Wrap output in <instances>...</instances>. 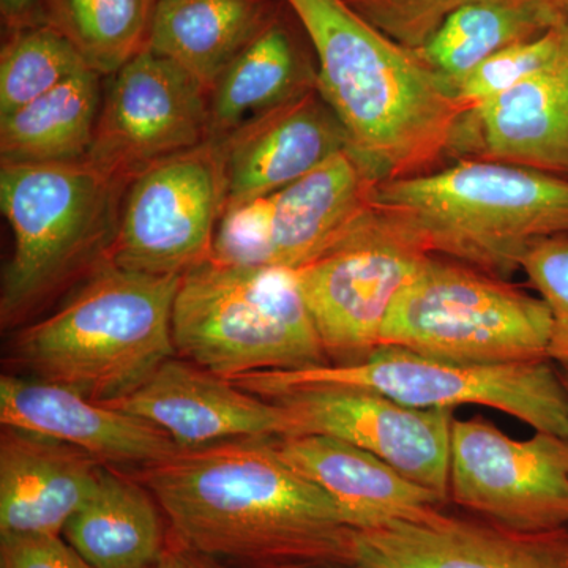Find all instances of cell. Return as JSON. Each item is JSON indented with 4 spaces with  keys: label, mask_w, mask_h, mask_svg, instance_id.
Masks as SVG:
<instances>
[{
    "label": "cell",
    "mask_w": 568,
    "mask_h": 568,
    "mask_svg": "<svg viewBox=\"0 0 568 568\" xmlns=\"http://www.w3.org/2000/svg\"><path fill=\"white\" fill-rule=\"evenodd\" d=\"M275 439L190 448L132 474L162 508L175 548L245 566L355 567L354 529Z\"/></svg>",
    "instance_id": "6da1fadb"
},
{
    "label": "cell",
    "mask_w": 568,
    "mask_h": 568,
    "mask_svg": "<svg viewBox=\"0 0 568 568\" xmlns=\"http://www.w3.org/2000/svg\"><path fill=\"white\" fill-rule=\"evenodd\" d=\"M315 51L317 89L377 181L455 162L466 108L450 82L365 21L345 0H284Z\"/></svg>",
    "instance_id": "7a4b0ae2"
},
{
    "label": "cell",
    "mask_w": 568,
    "mask_h": 568,
    "mask_svg": "<svg viewBox=\"0 0 568 568\" xmlns=\"http://www.w3.org/2000/svg\"><path fill=\"white\" fill-rule=\"evenodd\" d=\"M181 278L106 260L54 313L18 332L14 361L37 379L93 402H121L178 355L173 308Z\"/></svg>",
    "instance_id": "3957f363"
},
{
    "label": "cell",
    "mask_w": 568,
    "mask_h": 568,
    "mask_svg": "<svg viewBox=\"0 0 568 568\" xmlns=\"http://www.w3.org/2000/svg\"><path fill=\"white\" fill-rule=\"evenodd\" d=\"M376 205L429 254L500 278L537 241L568 235V179L488 160L381 182Z\"/></svg>",
    "instance_id": "277c9868"
},
{
    "label": "cell",
    "mask_w": 568,
    "mask_h": 568,
    "mask_svg": "<svg viewBox=\"0 0 568 568\" xmlns=\"http://www.w3.org/2000/svg\"><path fill=\"white\" fill-rule=\"evenodd\" d=\"M130 183L89 162L0 166V205L13 235L3 267V327L24 323L110 256Z\"/></svg>",
    "instance_id": "5b68a950"
},
{
    "label": "cell",
    "mask_w": 568,
    "mask_h": 568,
    "mask_svg": "<svg viewBox=\"0 0 568 568\" xmlns=\"http://www.w3.org/2000/svg\"><path fill=\"white\" fill-rule=\"evenodd\" d=\"M175 353L234 379L328 365L294 271L207 260L182 275Z\"/></svg>",
    "instance_id": "8992f818"
},
{
    "label": "cell",
    "mask_w": 568,
    "mask_h": 568,
    "mask_svg": "<svg viewBox=\"0 0 568 568\" xmlns=\"http://www.w3.org/2000/svg\"><path fill=\"white\" fill-rule=\"evenodd\" d=\"M551 312L507 278L432 254L392 305L381 346L462 365L549 361Z\"/></svg>",
    "instance_id": "52a82bcc"
},
{
    "label": "cell",
    "mask_w": 568,
    "mask_h": 568,
    "mask_svg": "<svg viewBox=\"0 0 568 568\" xmlns=\"http://www.w3.org/2000/svg\"><path fill=\"white\" fill-rule=\"evenodd\" d=\"M234 384L263 398L298 388H365L417 409L487 406L538 433L568 439V394L552 362L462 365L396 346H381L355 365H323L291 372H257Z\"/></svg>",
    "instance_id": "ba28073f"
},
{
    "label": "cell",
    "mask_w": 568,
    "mask_h": 568,
    "mask_svg": "<svg viewBox=\"0 0 568 568\" xmlns=\"http://www.w3.org/2000/svg\"><path fill=\"white\" fill-rule=\"evenodd\" d=\"M429 256L375 205L342 241L294 271L328 364H361L379 349L392 305Z\"/></svg>",
    "instance_id": "9c48e42d"
},
{
    "label": "cell",
    "mask_w": 568,
    "mask_h": 568,
    "mask_svg": "<svg viewBox=\"0 0 568 568\" xmlns=\"http://www.w3.org/2000/svg\"><path fill=\"white\" fill-rule=\"evenodd\" d=\"M349 149L278 192L224 209L212 260L297 271L369 215L379 186Z\"/></svg>",
    "instance_id": "30bf717a"
},
{
    "label": "cell",
    "mask_w": 568,
    "mask_h": 568,
    "mask_svg": "<svg viewBox=\"0 0 568 568\" xmlns=\"http://www.w3.org/2000/svg\"><path fill=\"white\" fill-rule=\"evenodd\" d=\"M224 207L222 153L209 140L133 179L108 260L141 274L185 275L211 260Z\"/></svg>",
    "instance_id": "8fae6325"
},
{
    "label": "cell",
    "mask_w": 568,
    "mask_h": 568,
    "mask_svg": "<svg viewBox=\"0 0 568 568\" xmlns=\"http://www.w3.org/2000/svg\"><path fill=\"white\" fill-rule=\"evenodd\" d=\"M448 499L521 532L568 528V439H514L481 416L452 425Z\"/></svg>",
    "instance_id": "7c38bea8"
},
{
    "label": "cell",
    "mask_w": 568,
    "mask_h": 568,
    "mask_svg": "<svg viewBox=\"0 0 568 568\" xmlns=\"http://www.w3.org/2000/svg\"><path fill=\"white\" fill-rule=\"evenodd\" d=\"M211 140V93L185 70L145 50L112 74L89 162L126 183Z\"/></svg>",
    "instance_id": "4fadbf2b"
},
{
    "label": "cell",
    "mask_w": 568,
    "mask_h": 568,
    "mask_svg": "<svg viewBox=\"0 0 568 568\" xmlns=\"http://www.w3.org/2000/svg\"><path fill=\"white\" fill-rule=\"evenodd\" d=\"M294 435L345 440L448 499L455 409H417L365 388L308 387L275 396Z\"/></svg>",
    "instance_id": "5bb4252c"
},
{
    "label": "cell",
    "mask_w": 568,
    "mask_h": 568,
    "mask_svg": "<svg viewBox=\"0 0 568 568\" xmlns=\"http://www.w3.org/2000/svg\"><path fill=\"white\" fill-rule=\"evenodd\" d=\"M361 568H568V528L521 532L443 510L354 530Z\"/></svg>",
    "instance_id": "9a60e30c"
},
{
    "label": "cell",
    "mask_w": 568,
    "mask_h": 568,
    "mask_svg": "<svg viewBox=\"0 0 568 568\" xmlns=\"http://www.w3.org/2000/svg\"><path fill=\"white\" fill-rule=\"evenodd\" d=\"M112 406L163 429L181 450L246 437L294 435L293 422L278 402L254 395L179 355Z\"/></svg>",
    "instance_id": "2e32d148"
},
{
    "label": "cell",
    "mask_w": 568,
    "mask_h": 568,
    "mask_svg": "<svg viewBox=\"0 0 568 568\" xmlns=\"http://www.w3.org/2000/svg\"><path fill=\"white\" fill-rule=\"evenodd\" d=\"M216 144L222 153L227 209L304 178L335 153L349 149V138L316 84L250 119Z\"/></svg>",
    "instance_id": "e0dca14e"
},
{
    "label": "cell",
    "mask_w": 568,
    "mask_h": 568,
    "mask_svg": "<svg viewBox=\"0 0 568 568\" xmlns=\"http://www.w3.org/2000/svg\"><path fill=\"white\" fill-rule=\"evenodd\" d=\"M0 422L80 448L104 466L138 470L181 452L151 422L50 381L0 377Z\"/></svg>",
    "instance_id": "ac0fdd59"
},
{
    "label": "cell",
    "mask_w": 568,
    "mask_h": 568,
    "mask_svg": "<svg viewBox=\"0 0 568 568\" xmlns=\"http://www.w3.org/2000/svg\"><path fill=\"white\" fill-rule=\"evenodd\" d=\"M458 160H488L568 179V43L551 65L466 112L455 149Z\"/></svg>",
    "instance_id": "d6986e66"
},
{
    "label": "cell",
    "mask_w": 568,
    "mask_h": 568,
    "mask_svg": "<svg viewBox=\"0 0 568 568\" xmlns=\"http://www.w3.org/2000/svg\"><path fill=\"white\" fill-rule=\"evenodd\" d=\"M283 458L335 500L354 530L417 521L448 500L422 487L376 455L335 437H276Z\"/></svg>",
    "instance_id": "ffe728a7"
},
{
    "label": "cell",
    "mask_w": 568,
    "mask_h": 568,
    "mask_svg": "<svg viewBox=\"0 0 568 568\" xmlns=\"http://www.w3.org/2000/svg\"><path fill=\"white\" fill-rule=\"evenodd\" d=\"M103 463L80 448L3 426L0 534H55L91 497Z\"/></svg>",
    "instance_id": "44dd1931"
},
{
    "label": "cell",
    "mask_w": 568,
    "mask_h": 568,
    "mask_svg": "<svg viewBox=\"0 0 568 568\" xmlns=\"http://www.w3.org/2000/svg\"><path fill=\"white\" fill-rule=\"evenodd\" d=\"M316 84L315 51L301 21L282 0L275 17L213 88L211 140H222L261 112Z\"/></svg>",
    "instance_id": "7402d4cb"
},
{
    "label": "cell",
    "mask_w": 568,
    "mask_h": 568,
    "mask_svg": "<svg viewBox=\"0 0 568 568\" xmlns=\"http://www.w3.org/2000/svg\"><path fill=\"white\" fill-rule=\"evenodd\" d=\"M282 0H160L149 50L185 70L212 93L227 67L265 26Z\"/></svg>",
    "instance_id": "603a6c76"
},
{
    "label": "cell",
    "mask_w": 568,
    "mask_h": 568,
    "mask_svg": "<svg viewBox=\"0 0 568 568\" xmlns=\"http://www.w3.org/2000/svg\"><path fill=\"white\" fill-rule=\"evenodd\" d=\"M163 518L155 497L133 474L104 466L62 537L93 568H149L170 551Z\"/></svg>",
    "instance_id": "cb8c5ba5"
},
{
    "label": "cell",
    "mask_w": 568,
    "mask_h": 568,
    "mask_svg": "<svg viewBox=\"0 0 568 568\" xmlns=\"http://www.w3.org/2000/svg\"><path fill=\"white\" fill-rule=\"evenodd\" d=\"M102 74L85 70L0 118L2 163H70L88 159L100 108Z\"/></svg>",
    "instance_id": "d4e9b609"
},
{
    "label": "cell",
    "mask_w": 568,
    "mask_h": 568,
    "mask_svg": "<svg viewBox=\"0 0 568 568\" xmlns=\"http://www.w3.org/2000/svg\"><path fill=\"white\" fill-rule=\"evenodd\" d=\"M567 21L559 0H473L455 10L418 55L448 81Z\"/></svg>",
    "instance_id": "484cf974"
},
{
    "label": "cell",
    "mask_w": 568,
    "mask_h": 568,
    "mask_svg": "<svg viewBox=\"0 0 568 568\" xmlns=\"http://www.w3.org/2000/svg\"><path fill=\"white\" fill-rule=\"evenodd\" d=\"M160 0H37V22L77 48L89 69L112 77L149 50Z\"/></svg>",
    "instance_id": "4316f807"
},
{
    "label": "cell",
    "mask_w": 568,
    "mask_h": 568,
    "mask_svg": "<svg viewBox=\"0 0 568 568\" xmlns=\"http://www.w3.org/2000/svg\"><path fill=\"white\" fill-rule=\"evenodd\" d=\"M91 70L62 33L43 22L9 31L0 54V118Z\"/></svg>",
    "instance_id": "83f0119b"
},
{
    "label": "cell",
    "mask_w": 568,
    "mask_h": 568,
    "mask_svg": "<svg viewBox=\"0 0 568 568\" xmlns=\"http://www.w3.org/2000/svg\"><path fill=\"white\" fill-rule=\"evenodd\" d=\"M568 43V21L538 37L496 52L465 77L450 82L452 91L467 111L487 102L497 93L532 77L537 71L551 65L562 54Z\"/></svg>",
    "instance_id": "f1b7e54d"
},
{
    "label": "cell",
    "mask_w": 568,
    "mask_h": 568,
    "mask_svg": "<svg viewBox=\"0 0 568 568\" xmlns=\"http://www.w3.org/2000/svg\"><path fill=\"white\" fill-rule=\"evenodd\" d=\"M519 271L528 275L551 312L549 362L568 369V235L541 239L530 245Z\"/></svg>",
    "instance_id": "f546056e"
},
{
    "label": "cell",
    "mask_w": 568,
    "mask_h": 568,
    "mask_svg": "<svg viewBox=\"0 0 568 568\" xmlns=\"http://www.w3.org/2000/svg\"><path fill=\"white\" fill-rule=\"evenodd\" d=\"M388 39L418 51L444 21L473 0H345Z\"/></svg>",
    "instance_id": "4dcf8cb0"
},
{
    "label": "cell",
    "mask_w": 568,
    "mask_h": 568,
    "mask_svg": "<svg viewBox=\"0 0 568 568\" xmlns=\"http://www.w3.org/2000/svg\"><path fill=\"white\" fill-rule=\"evenodd\" d=\"M0 568H93L55 534H0Z\"/></svg>",
    "instance_id": "1f68e13d"
},
{
    "label": "cell",
    "mask_w": 568,
    "mask_h": 568,
    "mask_svg": "<svg viewBox=\"0 0 568 568\" xmlns=\"http://www.w3.org/2000/svg\"><path fill=\"white\" fill-rule=\"evenodd\" d=\"M0 11L9 31L37 22V0H0Z\"/></svg>",
    "instance_id": "d6a6232c"
},
{
    "label": "cell",
    "mask_w": 568,
    "mask_h": 568,
    "mask_svg": "<svg viewBox=\"0 0 568 568\" xmlns=\"http://www.w3.org/2000/svg\"><path fill=\"white\" fill-rule=\"evenodd\" d=\"M173 549L175 558H178L179 568H230L220 562V560L194 555V552L185 551V549Z\"/></svg>",
    "instance_id": "836d02e7"
},
{
    "label": "cell",
    "mask_w": 568,
    "mask_h": 568,
    "mask_svg": "<svg viewBox=\"0 0 568 568\" xmlns=\"http://www.w3.org/2000/svg\"><path fill=\"white\" fill-rule=\"evenodd\" d=\"M149 568H179L178 558H175L174 549H170V551H168V555L164 556V558L160 560V562H156L155 566Z\"/></svg>",
    "instance_id": "e575fe53"
},
{
    "label": "cell",
    "mask_w": 568,
    "mask_h": 568,
    "mask_svg": "<svg viewBox=\"0 0 568 568\" xmlns=\"http://www.w3.org/2000/svg\"><path fill=\"white\" fill-rule=\"evenodd\" d=\"M560 379H562L564 387H566L568 394V369L567 368H558Z\"/></svg>",
    "instance_id": "d590c367"
},
{
    "label": "cell",
    "mask_w": 568,
    "mask_h": 568,
    "mask_svg": "<svg viewBox=\"0 0 568 568\" xmlns=\"http://www.w3.org/2000/svg\"><path fill=\"white\" fill-rule=\"evenodd\" d=\"M564 13H566V18L568 21V0H566V2H564Z\"/></svg>",
    "instance_id": "8d00e7d4"
},
{
    "label": "cell",
    "mask_w": 568,
    "mask_h": 568,
    "mask_svg": "<svg viewBox=\"0 0 568 568\" xmlns=\"http://www.w3.org/2000/svg\"><path fill=\"white\" fill-rule=\"evenodd\" d=\"M321 568H361V567H321Z\"/></svg>",
    "instance_id": "74e56055"
},
{
    "label": "cell",
    "mask_w": 568,
    "mask_h": 568,
    "mask_svg": "<svg viewBox=\"0 0 568 568\" xmlns=\"http://www.w3.org/2000/svg\"><path fill=\"white\" fill-rule=\"evenodd\" d=\"M559 2H560V3H564V2H566V0H559Z\"/></svg>",
    "instance_id": "f35d334b"
}]
</instances>
